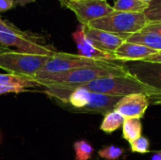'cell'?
Instances as JSON below:
<instances>
[{"label": "cell", "mask_w": 161, "mask_h": 160, "mask_svg": "<svg viewBox=\"0 0 161 160\" xmlns=\"http://www.w3.org/2000/svg\"><path fill=\"white\" fill-rule=\"evenodd\" d=\"M114 61L87 58L77 54L75 55V54H69V53L55 52L51 56L49 60L43 65V67L33 77L32 80L39 79V78L51 75V74L64 73V72L72 71L75 69H79V68L104 66Z\"/></svg>", "instance_id": "8992f818"}, {"label": "cell", "mask_w": 161, "mask_h": 160, "mask_svg": "<svg viewBox=\"0 0 161 160\" xmlns=\"http://www.w3.org/2000/svg\"><path fill=\"white\" fill-rule=\"evenodd\" d=\"M158 51L142 44L124 41L121 46L114 52L116 60L119 61H137L143 60L146 58L157 54Z\"/></svg>", "instance_id": "7c38bea8"}, {"label": "cell", "mask_w": 161, "mask_h": 160, "mask_svg": "<svg viewBox=\"0 0 161 160\" xmlns=\"http://www.w3.org/2000/svg\"><path fill=\"white\" fill-rule=\"evenodd\" d=\"M75 160H90L94 152L93 147L87 141H78L74 143Z\"/></svg>", "instance_id": "d6986e66"}, {"label": "cell", "mask_w": 161, "mask_h": 160, "mask_svg": "<svg viewBox=\"0 0 161 160\" xmlns=\"http://www.w3.org/2000/svg\"><path fill=\"white\" fill-rule=\"evenodd\" d=\"M123 62V66L132 77L158 92L159 96L150 101L161 99V63L144 60Z\"/></svg>", "instance_id": "ba28073f"}, {"label": "cell", "mask_w": 161, "mask_h": 160, "mask_svg": "<svg viewBox=\"0 0 161 160\" xmlns=\"http://www.w3.org/2000/svg\"><path fill=\"white\" fill-rule=\"evenodd\" d=\"M125 118L115 110H112L104 116L103 122L100 125V129L107 134H111L118 130L121 126H123Z\"/></svg>", "instance_id": "ac0fdd59"}, {"label": "cell", "mask_w": 161, "mask_h": 160, "mask_svg": "<svg viewBox=\"0 0 161 160\" xmlns=\"http://www.w3.org/2000/svg\"><path fill=\"white\" fill-rule=\"evenodd\" d=\"M147 25V20L144 13H133L116 11L92 21L88 25L92 28L108 31L126 39L140 31Z\"/></svg>", "instance_id": "3957f363"}, {"label": "cell", "mask_w": 161, "mask_h": 160, "mask_svg": "<svg viewBox=\"0 0 161 160\" xmlns=\"http://www.w3.org/2000/svg\"><path fill=\"white\" fill-rule=\"evenodd\" d=\"M122 97L92 92L91 103L85 108L84 113H97V114H102L105 116L107 113L114 109L116 103Z\"/></svg>", "instance_id": "4fadbf2b"}, {"label": "cell", "mask_w": 161, "mask_h": 160, "mask_svg": "<svg viewBox=\"0 0 161 160\" xmlns=\"http://www.w3.org/2000/svg\"><path fill=\"white\" fill-rule=\"evenodd\" d=\"M147 25L161 23V0H153L148 4V8L143 12Z\"/></svg>", "instance_id": "ffe728a7"}, {"label": "cell", "mask_w": 161, "mask_h": 160, "mask_svg": "<svg viewBox=\"0 0 161 160\" xmlns=\"http://www.w3.org/2000/svg\"><path fill=\"white\" fill-rule=\"evenodd\" d=\"M144 61H151V62H159L161 63V51L158 52L155 55H152L148 58H146L145 59H143Z\"/></svg>", "instance_id": "484cf974"}, {"label": "cell", "mask_w": 161, "mask_h": 160, "mask_svg": "<svg viewBox=\"0 0 161 160\" xmlns=\"http://www.w3.org/2000/svg\"><path fill=\"white\" fill-rule=\"evenodd\" d=\"M125 153V150L122 147L108 145L99 150L98 155L101 158L105 160H118Z\"/></svg>", "instance_id": "44dd1931"}, {"label": "cell", "mask_w": 161, "mask_h": 160, "mask_svg": "<svg viewBox=\"0 0 161 160\" xmlns=\"http://www.w3.org/2000/svg\"><path fill=\"white\" fill-rule=\"evenodd\" d=\"M85 34L87 38L92 42V44L101 51L108 54H114V52L125 41V40L113 33L92 28L84 25Z\"/></svg>", "instance_id": "30bf717a"}, {"label": "cell", "mask_w": 161, "mask_h": 160, "mask_svg": "<svg viewBox=\"0 0 161 160\" xmlns=\"http://www.w3.org/2000/svg\"><path fill=\"white\" fill-rule=\"evenodd\" d=\"M0 43L9 48L15 47L19 52L37 54V55H53L56 51L49 48L31 36L30 34L20 30L13 25L0 18Z\"/></svg>", "instance_id": "5b68a950"}, {"label": "cell", "mask_w": 161, "mask_h": 160, "mask_svg": "<svg viewBox=\"0 0 161 160\" xmlns=\"http://www.w3.org/2000/svg\"><path fill=\"white\" fill-rule=\"evenodd\" d=\"M150 141L147 137L142 136L134 141L130 142V150L132 153L147 154L150 152Z\"/></svg>", "instance_id": "7402d4cb"}, {"label": "cell", "mask_w": 161, "mask_h": 160, "mask_svg": "<svg viewBox=\"0 0 161 160\" xmlns=\"http://www.w3.org/2000/svg\"><path fill=\"white\" fill-rule=\"evenodd\" d=\"M126 41L142 44L158 52L161 51V35L156 32L142 30L129 36L126 39Z\"/></svg>", "instance_id": "5bb4252c"}, {"label": "cell", "mask_w": 161, "mask_h": 160, "mask_svg": "<svg viewBox=\"0 0 161 160\" xmlns=\"http://www.w3.org/2000/svg\"><path fill=\"white\" fill-rule=\"evenodd\" d=\"M128 74H129L125 69L123 64H118L114 61L104 66L85 67L64 73L51 74L39 79H35L33 81H35L40 86H43L45 88L79 87L96 79L110 76H123Z\"/></svg>", "instance_id": "6da1fadb"}, {"label": "cell", "mask_w": 161, "mask_h": 160, "mask_svg": "<svg viewBox=\"0 0 161 160\" xmlns=\"http://www.w3.org/2000/svg\"><path fill=\"white\" fill-rule=\"evenodd\" d=\"M73 39L78 50L77 55L92 59L116 61L113 54H108L101 51L92 44V42L87 38L85 34L84 25H80V26H78V28L73 33Z\"/></svg>", "instance_id": "8fae6325"}, {"label": "cell", "mask_w": 161, "mask_h": 160, "mask_svg": "<svg viewBox=\"0 0 161 160\" xmlns=\"http://www.w3.org/2000/svg\"><path fill=\"white\" fill-rule=\"evenodd\" d=\"M25 91H28L26 89H23V88L0 86V94H5V93H20V92H25Z\"/></svg>", "instance_id": "603a6c76"}, {"label": "cell", "mask_w": 161, "mask_h": 160, "mask_svg": "<svg viewBox=\"0 0 161 160\" xmlns=\"http://www.w3.org/2000/svg\"><path fill=\"white\" fill-rule=\"evenodd\" d=\"M8 50H10L8 47H7V46H4V45H2V44L0 43V53L6 52V51H8Z\"/></svg>", "instance_id": "83f0119b"}, {"label": "cell", "mask_w": 161, "mask_h": 160, "mask_svg": "<svg viewBox=\"0 0 161 160\" xmlns=\"http://www.w3.org/2000/svg\"><path fill=\"white\" fill-rule=\"evenodd\" d=\"M152 104H155V105H161V99H157V100H153V101H150Z\"/></svg>", "instance_id": "f1b7e54d"}, {"label": "cell", "mask_w": 161, "mask_h": 160, "mask_svg": "<svg viewBox=\"0 0 161 160\" xmlns=\"http://www.w3.org/2000/svg\"><path fill=\"white\" fill-rule=\"evenodd\" d=\"M150 104L149 97L142 93H133L122 97L114 109L125 119H142Z\"/></svg>", "instance_id": "9c48e42d"}, {"label": "cell", "mask_w": 161, "mask_h": 160, "mask_svg": "<svg viewBox=\"0 0 161 160\" xmlns=\"http://www.w3.org/2000/svg\"><path fill=\"white\" fill-rule=\"evenodd\" d=\"M14 7H15L14 0H0V12L9 10Z\"/></svg>", "instance_id": "cb8c5ba5"}, {"label": "cell", "mask_w": 161, "mask_h": 160, "mask_svg": "<svg viewBox=\"0 0 161 160\" xmlns=\"http://www.w3.org/2000/svg\"><path fill=\"white\" fill-rule=\"evenodd\" d=\"M89 91L110 96L124 97L133 93H142L149 97V100L159 96L158 92L144 86L130 74L123 76H110L93 80L88 84L79 86Z\"/></svg>", "instance_id": "7a4b0ae2"}, {"label": "cell", "mask_w": 161, "mask_h": 160, "mask_svg": "<svg viewBox=\"0 0 161 160\" xmlns=\"http://www.w3.org/2000/svg\"><path fill=\"white\" fill-rule=\"evenodd\" d=\"M142 30L144 31H152V32H156L161 35V23L158 24H149L147 25Z\"/></svg>", "instance_id": "d4e9b609"}, {"label": "cell", "mask_w": 161, "mask_h": 160, "mask_svg": "<svg viewBox=\"0 0 161 160\" xmlns=\"http://www.w3.org/2000/svg\"><path fill=\"white\" fill-rule=\"evenodd\" d=\"M151 160H161V151L155 153V154L152 156Z\"/></svg>", "instance_id": "4316f807"}, {"label": "cell", "mask_w": 161, "mask_h": 160, "mask_svg": "<svg viewBox=\"0 0 161 160\" xmlns=\"http://www.w3.org/2000/svg\"><path fill=\"white\" fill-rule=\"evenodd\" d=\"M140 1H142V2H144V3H147V4H149V3H151L153 0H140Z\"/></svg>", "instance_id": "f546056e"}, {"label": "cell", "mask_w": 161, "mask_h": 160, "mask_svg": "<svg viewBox=\"0 0 161 160\" xmlns=\"http://www.w3.org/2000/svg\"><path fill=\"white\" fill-rule=\"evenodd\" d=\"M60 1H62V0H60Z\"/></svg>", "instance_id": "1f68e13d"}, {"label": "cell", "mask_w": 161, "mask_h": 160, "mask_svg": "<svg viewBox=\"0 0 161 160\" xmlns=\"http://www.w3.org/2000/svg\"><path fill=\"white\" fill-rule=\"evenodd\" d=\"M112 8L116 11L143 13L148 8V4L140 0H114Z\"/></svg>", "instance_id": "e0dca14e"}, {"label": "cell", "mask_w": 161, "mask_h": 160, "mask_svg": "<svg viewBox=\"0 0 161 160\" xmlns=\"http://www.w3.org/2000/svg\"><path fill=\"white\" fill-rule=\"evenodd\" d=\"M51 56L8 50L0 53V69L6 71L7 74L33 79Z\"/></svg>", "instance_id": "277c9868"}, {"label": "cell", "mask_w": 161, "mask_h": 160, "mask_svg": "<svg viewBox=\"0 0 161 160\" xmlns=\"http://www.w3.org/2000/svg\"><path fill=\"white\" fill-rule=\"evenodd\" d=\"M60 2L75 14L82 25H88L92 21L114 11L108 0H62Z\"/></svg>", "instance_id": "52a82bcc"}, {"label": "cell", "mask_w": 161, "mask_h": 160, "mask_svg": "<svg viewBox=\"0 0 161 160\" xmlns=\"http://www.w3.org/2000/svg\"><path fill=\"white\" fill-rule=\"evenodd\" d=\"M142 124L141 119H125L123 124V138L129 143L142 137Z\"/></svg>", "instance_id": "2e32d148"}, {"label": "cell", "mask_w": 161, "mask_h": 160, "mask_svg": "<svg viewBox=\"0 0 161 160\" xmlns=\"http://www.w3.org/2000/svg\"><path fill=\"white\" fill-rule=\"evenodd\" d=\"M0 86L18 87L27 90L28 88H36L40 85L33 81L32 79H27L10 74H0Z\"/></svg>", "instance_id": "9a60e30c"}, {"label": "cell", "mask_w": 161, "mask_h": 160, "mask_svg": "<svg viewBox=\"0 0 161 160\" xmlns=\"http://www.w3.org/2000/svg\"><path fill=\"white\" fill-rule=\"evenodd\" d=\"M28 1H31V0H28Z\"/></svg>", "instance_id": "4dcf8cb0"}]
</instances>
